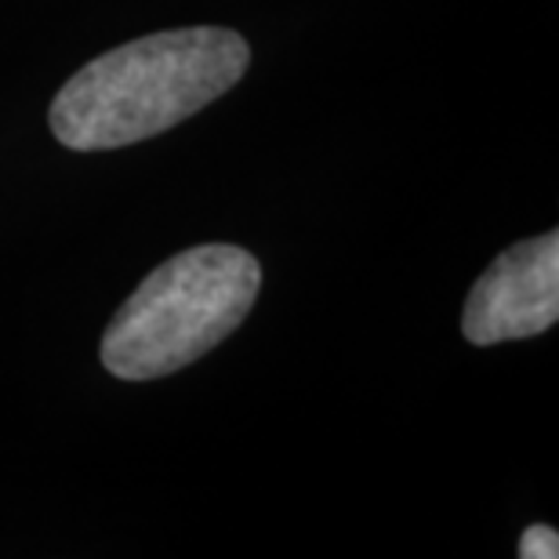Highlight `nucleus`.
<instances>
[{
    "mask_svg": "<svg viewBox=\"0 0 559 559\" xmlns=\"http://www.w3.org/2000/svg\"><path fill=\"white\" fill-rule=\"evenodd\" d=\"M251 48L222 26L153 33L98 55L51 103V131L66 150H120L197 117L248 73Z\"/></svg>",
    "mask_w": 559,
    "mask_h": 559,
    "instance_id": "1",
    "label": "nucleus"
},
{
    "mask_svg": "<svg viewBox=\"0 0 559 559\" xmlns=\"http://www.w3.org/2000/svg\"><path fill=\"white\" fill-rule=\"evenodd\" d=\"M262 290L251 251L204 243L167 259L135 287L103 334V364L124 382L167 378L226 342Z\"/></svg>",
    "mask_w": 559,
    "mask_h": 559,
    "instance_id": "2",
    "label": "nucleus"
},
{
    "mask_svg": "<svg viewBox=\"0 0 559 559\" xmlns=\"http://www.w3.org/2000/svg\"><path fill=\"white\" fill-rule=\"evenodd\" d=\"M559 320V233L523 240L468 290L462 331L473 345L545 334Z\"/></svg>",
    "mask_w": 559,
    "mask_h": 559,
    "instance_id": "3",
    "label": "nucleus"
},
{
    "mask_svg": "<svg viewBox=\"0 0 559 559\" xmlns=\"http://www.w3.org/2000/svg\"><path fill=\"white\" fill-rule=\"evenodd\" d=\"M520 559H556L559 556V534L545 523H534V527L523 531L520 538Z\"/></svg>",
    "mask_w": 559,
    "mask_h": 559,
    "instance_id": "4",
    "label": "nucleus"
}]
</instances>
